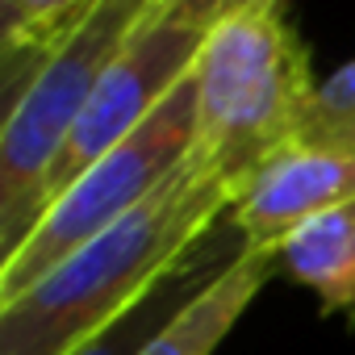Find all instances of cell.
<instances>
[{
  "label": "cell",
  "instance_id": "1",
  "mask_svg": "<svg viewBox=\"0 0 355 355\" xmlns=\"http://www.w3.org/2000/svg\"><path fill=\"white\" fill-rule=\"evenodd\" d=\"M239 193L226 175L189 155L138 209L88 239L13 301H0V355H67L163 276H171L234 209Z\"/></svg>",
  "mask_w": 355,
  "mask_h": 355
},
{
  "label": "cell",
  "instance_id": "2",
  "mask_svg": "<svg viewBox=\"0 0 355 355\" xmlns=\"http://www.w3.org/2000/svg\"><path fill=\"white\" fill-rule=\"evenodd\" d=\"M189 80L197 92L193 155L226 175L234 193L247 189L272 155L301 138L322 84L280 5L239 9L209 26Z\"/></svg>",
  "mask_w": 355,
  "mask_h": 355
},
{
  "label": "cell",
  "instance_id": "3",
  "mask_svg": "<svg viewBox=\"0 0 355 355\" xmlns=\"http://www.w3.org/2000/svg\"><path fill=\"white\" fill-rule=\"evenodd\" d=\"M150 9L155 0H101L46 59H5L0 259H9L42 222L51 171L92 88Z\"/></svg>",
  "mask_w": 355,
  "mask_h": 355
},
{
  "label": "cell",
  "instance_id": "4",
  "mask_svg": "<svg viewBox=\"0 0 355 355\" xmlns=\"http://www.w3.org/2000/svg\"><path fill=\"white\" fill-rule=\"evenodd\" d=\"M193 142H197V92L193 80H184L125 142H117L80 180H71L42 214L34 234L9 259H0V301H13L55 263L80 251L88 239H96L130 209H138L163 180H171L189 163Z\"/></svg>",
  "mask_w": 355,
  "mask_h": 355
},
{
  "label": "cell",
  "instance_id": "5",
  "mask_svg": "<svg viewBox=\"0 0 355 355\" xmlns=\"http://www.w3.org/2000/svg\"><path fill=\"white\" fill-rule=\"evenodd\" d=\"M205 42V30L180 26L163 13H146L130 42L117 51V59L105 67L101 84L92 88L55 171H51V189H46V209L55 197L80 180V175L105 159L117 142H125L175 88H180L197 63V51Z\"/></svg>",
  "mask_w": 355,
  "mask_h": 355
},
{
  "label": "cell",
  "instance_id": "6",
  "mask_svg": "<svg viewBox=\"0 0 355 355\" xmlns=\"http://www.w3.org/2000/svg\"><path fill=\"white\" fill-rule=\"evenodd\" d=\"M355 201V150L297 138L272 155L239 193L230 226L247 251L280 255V247L309 222Z\"/></svg>",
  "mask_w": 355,
  "mask_h": 355
},
{
  "label": "cell",
  "instance_id": "7",
  "mask_svg": "<svg viewBox=\"0 0 355 355\" xmlns=\"http://www.w3.org/2000/svg\"><path fill=\"white\" fill-rule=\"evenodd\" d=\"M276 263H280V255L243 247V255L214 284H205L138 355H214V347L234 330V322L259 297V288L268 284Z\"/></svg>",
  "mask_w": 355,
  "mask_h": 355
},
{
  "label": "cell",
  "instance_id": "8",
  "mask_svg": "<svg viewBox=\"0 0 355 355\" xmlns=\"http://www.w3.org/2000/svg\"><path fill=\"white\" fill-rule=\"evenodd\" d=\"M214 239V234H209ZM201 243L180 268H175L171 276H163L159 280V288H150L134 309H125L117 322H109L105 330H96L92 338H84L76 351H67V355H138L175 313H180L205 284H214L239 255H243V247L239 251H230V255H222V259H209L214 255V243Z\"/></svg>",
  "mask_w": 355,
  "mask_h": 355
},
{
  "label": "cell",
  "instance_id": "9",
  "mask_svg": "<svg viewBox=\"0 0 355 355\" xmlns=\"http://www.w3.org/2000/svg\"><path fill=\"white\" fill-rule=\"evenodd\" d=\"M280 268L318 293L326 313L355 309V201L301 226L280 247Z\"/></svg>",
  "mask_w": 355,
  "mask_h": 355
},
{
  "label": "cell",
  "instance_id": "10",
  "mask_svg": "<svg viewBox=\"0 0 355 355\" xmlns=\"http://www.w3.org/2000/svg\"><path fill=\"white\" fill-rule=\"evenodd\" d=\"M101 0H0L5 59H46Z\"/></svg>",
  "mask_w": 355,
  "mask_h": 355
},
{
  "label": "cell",
  "instance_id": "11",
  "mask_svg": "<svg viewBox=\"0 0 355 355\" xmlns=\"http://www.w3.org/2000/svg\"><path fill=\"white\" fill-rule=\"evenodd\" d=\"M301 138L322 146L355 150V59L343 63L334 76H326L313 92V105L305 113Z\"/></svg>",
  "mask_w": 355,
  "mask_h": 355
},
{
  "label": "cell",
  "instance_id": "12",
  "mask_svg": "<svg viewBox=\"0 0 355 355\" xmlns=\"http://www.w3.org/2000/svg\"><path fill=\"white\" fill-rule=\"evenodd\" d=\"M255 5H288V0H155V13L180 21V26H193V30H209L218 26L222 17L239 13V9H255Z\"/></svg>",
  "mask_w": 355,
  "mask_h": 355
}]
</instances>
